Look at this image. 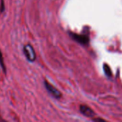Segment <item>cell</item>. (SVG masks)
Masks as SVG:
<instances>
[{
    "label": "cell",
    "mask_w": 122,
    "mask_h": 122,
    "mask_svg": "<svg viewBox=\"0 0 122 122\" xmlns=\"http://www.w3.org/2000/svg\"><path fill=\"white\" fill-rule=\"evenodd\" d=\"M45 85L46 89L48 90V92H49L54 97H55L56 99H60V97H61L60 92L58 89H56L52 84H50L48 81H45Z\"/></svg>",
    "instance_id": "cell-3"
},
{
    "label": "cell",
    "mask_w": 122,
    "mask_h": 122,
    "mask_svg": "<svg viewBox=\"0 0 122 122\" xmlns=\"http://www.w3.org/2000/svg\"><path fill=\"white\" fill-rule=\"evenodd\" d=\"M70 36L76 41H78V43L83 44V45H88L89 43V38L87 36L85 35H81V34H78L76 33H70Z\"/></svg>",
    "instance_id": "cell-1"
},
{
    "label": "cell",
    "mask_w": 122,
    "mask_h": 122,
    "mask_svg": "<svg viewBox=\"0 0 122 122\" xmlns=\"http://www.w3.org/2000/svg\"><path fill=\"white\" fill-rule=\"evenodd\" d=\"M80 111L83 115L87 117H93L95 116V113L93 112V111L86 105H81L80 107Z\"/></svg>",
    "instance_id": "cell-4"
},
{
    "label": "cell",
    "mask_w": 122,
    "mask_h": 122,
    "mask_svg": "<svg viewBox=\"0 0 122 122\" xmlns=\"http://www.w3.org/2000/svg\"><path fill=\"white\" fill-rule=\"evenodd\" d=\"M93 121H95V122H97V121H100V122H104V119H93Z\"/></svg>",
    "instance_id": "cell-7"
},
{
    "label": "cell",
    "mask_w": 122,
    "mask_h": 122,
    "mask_svg": "<svg viewBox=\"0 0 122 122\" xmlns=\"http://www.w3.org/2000/svg\"><path fill=\"white\" fill-rule=\"evenodd\" d=\"M104 73H105L106 76H108L109 78L112 76V72H111V68L107 64H104Z\"/></svg>",
    "instance_id": "cell-5"
},
{
    "label": "cell",
    "mask_w": 122,
    "mask_h": 122,
    "mask_svg": "<svg viewBox=\"0 0 122 122\" xmlns=\"http://www.w3.org/2000/svg\"><path fill=\"white\" fill-rule=\"evenodd\" d=\"M0 63L3 67V69H4V63H3V60H2V57H1V53L0 52Z\"/></svg>",
    "instance_id": "cell-6"
},
{
    "label": "cell",
    "mask_w": 122,
    "mask_h": 122,
    "mask_svg": "<svg viewBox=\"0 0 122 122\" xmlns=\"http://www.w3.org/2000/svg\"><path fill=\"white\" fill-rule=\"evenodd\" d=\"M24 52L29 61H33L36 58L35 52L31 45H26L24 48Z\"/></svg>",
    "instance_id": "cell-2"
}]
</instances>
